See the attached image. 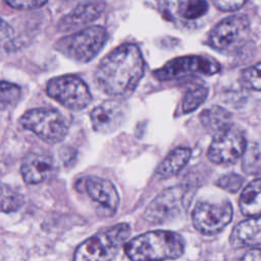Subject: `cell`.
Segmentation results:
<instances>
[{
  "label": "cell",
  "mask_w": 261,
  "mask_h": 261,
  "mask_svg": "<svg viewBox=\"0 0 261 261\" xmlns=\"http://www.w3.org/2000/svg\"><path fill=\"white\" fill-rule=\"evenodd\" d=\"M243 182H244V178L242 176H240L239 174L228 173L226 175L221 176L216 181V185L219 188H221L229 193H236L241 189Z\"/></svg>",
  "instance_id": "cell-26"
},
{
  "label": "cell",
  "mask_w": 261,
  "mask_h": 261,
  "mask_svg": "<svg viewBox=\"0 0 261 261\" xmlns=\"http://www.w3.org/2000/svg\"><path fill=\"white\" fill-rule=\"evenodd\" d=\"M76 189L86 193L99 205L103 215H113L119 205V196L114 185L98 176H86L76 182Z\"/></svg>",
  "instance_id": "cell-12"
},
{
  "label": "cell",
  "mask_w": 261,
  "mask_h": 261,
  "mask_svg": "<svg viewBox=\"0 0 261 261\" xmlns=\"http://www.w3.org/2000/svg\"><path fill=\"white\" fill-rule=\"evenodd\" d=\"M19 122L23 128L33 132L48 144L62 141L68 129L63 115L49 108L31 109L20 117Z\"/></svg>",
  "instance_id": "cell-6"
},
{
  "label": "cell",
  "mask_w": 261,
  "mask_h": 261,
  "mask_svg": "<svg viewBox=\"0 0 261 261\" xmlns=\"http://www.w3.org/2000/svg\"><path fill=\"white\" fill-rule=\"evenodd\" d=\"M220 65L214 59L200 55L181 56L167 61L154 71L159 81H169L187 75H210L218 72Z\"/></svg>",
  "instance_id": "cell-9"
},
{
  "label": "cell",
  "mask_w": 261,
  "mask_h": 261,
  "mask_svg": "<svg viewBox=\"0 0 261 261\" xmlns=\"http://www.w3.org/2000/svg\"><path fill=\"white\" fill-rule=\"evenodd\" d=\"M13 31L11 27L4 19L0 17V46L8 45V43L12 40Z\"/></svg>",
  "instance_id": "cell-29"
},
{
  "label": "cell",
  "mask_w": 261,
  "mask_h": 261,
  "mask_svg": "<svg viewBox=\"0 0 261 261\" xmlns=\"http://www.w3.org/2000/svg\"><path fill=\"white\" fill-rule=\"evenodd\" d=\"M125 118V108L117 101H105L96 106L90 119L93 128L98 133H110L117 129Z\"/></svg>",
  "instance_id": "cell-14"
},
{
  "label": "cell",
  "mask_w": 261,
  "mask_h": 261,
  "mask_svg": "<svg viewBox=\"0 0 261 261\" xmlns=\"http://www.w3.org/2000/svg\"><path fill=\"white\" fill-rule=\"evenodd\" d=\"M126 223H118L84 241L73 254V261H111L129 237Z\"/></svg>",
  "instance_id": "cell-3"
},
{
  "label": "cell",
  "mask_w": 261,
  "mask_h": 261,
  "mask_svg": "<svg viewBox=\"0 0 261 261\" xmlns=\"http://www.w3.org/2000/svg\"><path fill=\"white\" fill-rule=\"evenodd\" d=\"M106 40L105 29L100 25H92L60 39L56 43V49L69 59L88 62L100 52Z\"/></svg>",
  "instance_id": "cell-4"
},
{
  "label": "cell",
  "mask_w": 261,
  "mask_h": 261,
  "mask_svg": "<svg viewBox=\"0 0 261 261\" xmlns=\"http://www.w3.org/2000/svg\"><path fill=\"white\" fill-rule=\"evenodd\" d=\"M239 206L246 216L254 217L261 214V178L251 181L243 190Z\"/></svg>",
  "instance_id": "cell-19"
},
{
  "label": "cell",
  "mask_w": 261,
  "mask_h": 261,
  "mask_svg": "<svg viewBox=\"0 0 261 261\" xmlns=\"http://www.w3.org/2000/svg\"><path fill=\"white\" fill-rule=\"evenodd\" d=\"M5 2L15 9L29 10L41 7L47 2V0H5Z\"/></svg>",
  "instance_id": "cell-27"
},
{
  "label": "cell",
  "mask_w": 261,
  "mask_h": 261,
  "mask_svg": "<svg viewBox=\"0 0 261 261\" xmlns=\"http://www.w3.org/2000/svg\"><path fill=\"white\" fill-rule=\"evenodd\" d=\"M242 261H261V250L257 248L249 250L243 256Z\"/></svg>",
  "instance_id": "cell-30"
},
{
  "label": "cell",
  "mask_w": 261,
  "mask_h": 261,
  "mask_svg": "<svg viewBox=\"0 0 261 261\" xmlns=\"http://www.w3.org/2000/svg\"><path fill=\"white\" fill-rule=\"evenodd\" d=\"M144 73V59L133 44L121 45L98 64L95 80L102 92L111 96L129 95Z\"/></svg>",
  "instance_id": "cell-1"
},
{
  "label": "cell",
  "mask_w": 261,
  "mask_h": 261,
  "mask_svg": "<svg viewBox=\"0 0 261 261\" xmlns=\"http://www.w3.org/2000/svg\"><path fill=\"white\" fill-rule=\"evenodd\" d=\"M47 94L70 110L87 107L92 96L83 80L74 75H61L51 79L47 84Z\"/></svg>",
  "instance_id": "cell-8"
},
{
  "label": "cell",
  "mask_w": 261,
  "mask_h": 261,
  "mask_svg": "<svg viewBox=\"0 0 261 261\" xmlns=\"http://www.w3.org/2000/svg\"><path fill=\"white\" fill-rule=\"evenodd\" d=\"M246 147L243 132L229 124L215 133L208 148L207 157L215 164L233 163L243 156Z\"/></svg>",
  "instance_id": "cell-10"
},
{
  "label": "cell",
  "mask_w": 261,
  "mask_h": 261,
  "mask_svg": "<svg viewBox=\"0 0 261 261\" xmlns=\"http://www.w3.org/2000/svg\"><path fill=\"white\" fill-rule=\"evenodd\" d=\"M242 80L250 89L261 91V62L246 68L242 73Z\"/></svg>",
  "instance_id": "cell-25"
},
{
  "label": "cell",
  "mask_w": 261,
  "mask_h": 261,
  "mask_svg": "<svg viewBox=\"0 0 261 261\" xmlns=\"http://www.w3.org/2000/svg\"><path fill=\"white\" fill-rule=\"evenodd\" d=\"M105 8L106 2L104 0H89L80 4L60 19L58 30L60 32H69L81 29L98 18Z\"/></svg>",
  "instance_id": "cell-15"
},
{
  "label": "cell",
  "mask_w": 261,
  "mask_h": 261,
  "mask_svg": "<svg viewBox=\"0 0 261 261\" xmlns=\"http://www.w3.org/2000/svg\"><path fill=\"white\" fill-rule=\"evenodd\" d=\"M185 241L175 232L154 230L140 234L124 244L125 255L132 261H164L180 257Z\"/></svg>",
  "instance_id": "cell-2"
},
{
  "label": "cell",
  "mask_w": 261,
  "mask_h": 261,
  "mask_svg": "<svg viewBox=\"0 0 261 261\" xmlns=\"http://www.w3.org/2000/svg\"><path fill=\"white\" fill-rule=\"evenodd\" d=\"M208 89L204 86L192 87L185 95L181 109L184 113H190L196 110L207 98Z\"/></svg>",
  "instance_id": "cell-22"
},
{
  "label": "cell",
  "mask_w": 261,
  "mask_h": 261,
  "mask_svg": "<svg viewBox=\"0 0 261 261\" xmlns=\"http://www.w3.org/2000/svg\"><path fill=\"white\" fill-rule=\"evenodd\" d=\"M23 197L20 193L0 182V212H14L23 205Z\"/></svg>",
  "instance_id": "cell-21"
},
{
  "label": "cell",
  "mask_w": 261,
  "mask_h": 261,
  "mask_svg": "<svg viewBox=\"0 0 261 261\" xmlns=\"http://www.w3.org/2000/svg\"><path fill=\"white\" fill-rule=\"evenodd\" d=\"M56 171L53 159L45 154L28 155L20 167L23 180L28 185H37L49 179Z\"/></svg>",
  "instance_id": "cell-16"
},
{
  "label": "cell",
  "mask_w": 261,
  "mask_h": 261,
  "mask_svg": "<svg viewBox=\"0 0 261 261\" xmlns=\"http://www.w3.org/2000/svg\"><path fill=\"white\" fill-rule=\"evenodd\" d=\"M193 193L192 188L181 185L162 191L145 209V220L158 224L175 218L188 208Z\"/></svg>",
  "instance_id": "cell-5"
},
{
  "label": "cell",
  "mask_w": 261,
  "mask_h": 261,
  "mask_svg": "<svg viewBox=\"0 0 261 261\" xmlns=\"http://www.w3.org/2000/svg\"><path fill=\"white\" fill-rule=\"evenodd\" d=\"M161 14L168 21H194L208 11L206 0H158Z\"/></svg>",
  "instance_id": "cell-13"
},
{
  "label": "cell",
  "mask_w": 261,
  "mask_h": 261,
  "mask_svg": "<svg viewBox=\"0 0 261 261\" xmlns=\"http://www.w3.org/2000/svg\"><path fill=\"white\" fill-rule=\"evenodd\" d=\"M21 96L20 88L12 83L0 82V109L5 110L14 106Z\"/></svg>",
  "instance_id": "cell-24"
},
{
  "label": "cell",
  "mask_w": 261,
  "mask_h": 261,
  "mask_svg": "<svg viewBox=\"0 0 261 261\" xmlns=\"http://www.w3.org/2000/svg\"><path fill=\"white\" fill-rule=\"evenodd\" d=\"M73 1H74V0H73Z\"/></svg>",
  "instance_id": "cell-31"
},
{
  "label": "cell",
  "mask_w": 261,
  "mask_h": 261,
  "mask_svg": "<svg viewBox=\"0 0 261 261\" xmlns=\"http://www.w3.org/2000/svg\"><path fill=\"white\" fill-rule=\"evenodd\" d=\"M250 21L246 15H230L219 21L208 35V44L221 52H232L246 43Z\"/></svg>",
  "instance_id": "cell-7"
},
{
  "label": "cell",
  "mask_w": 261,
  "mask_h": 261,
  "mask_svg": "<svg viewBox=\"0 0 261 261\" xmlns=\"http://www.w3.org/2000/svg\"><path fill=\"white\" fill-rule=\"evenodd\" d=\"M247 0H211V2L222 11H236L240 9Z\"/></svg>",
  "instance_id": "cell-28"
},
{
  "label": "cell",
  "mask_w": 261,
  "mask_h": 261,
  "mask_svg": "<svg viewBox=\"0 0 261 261\" xmlns=\"http://www.w3.org/2000/svg\"><path fill=\"white\" fill-rule=\"evenodd\" d=\"M243 169L250 174L261 172V146L255 144L246 147L243 154Z\"/></svg>",
  "instance_id": "cell-23"
},
{
  "label": "cell",
  "mask_w": 261,
  "mask_h": 261,
  "mask_svg": "<svg viewBox=\"0 0 261 261\" xmlns=\"http://www.w3.org/2000/svg\"><path fill=\"white\" fill-rule=\"evenodd\" d=\"M191 155L190 148L178 147L172 150L156 168V175L159 178H169L175 175L189 162Z\"/></svg>",
  "instance_id": "cell-18"
},
{
  "label": "cell",
  "mask_w": 261,
  "mask_h": 261,
  "mask_svg": "<svg viewBox=\"0 0 261 261\" xmlns=\"http://www.w3.org/2000/svg\"><path fill=\"white\" fill-rule=\"evenodd\" d=\"M232 218V207L229 202H198L192 212L195 228L206 236H212L224 228Z\"/></svg>",
  "instance_id": "cell-11"
},
{
  "label": "cell",
  "mask_w": 261,
  "mask_h": 261,
  "mask_svg": "<svg viewBox=\"0 0 261 261\" xmlns=\"http://www.w3.org/2000/svg\"><path fill=\"white\" fill-rule=\"evenodd\" d=\"M229 241L236 248L261 245V214L237 224Z\"/></svg>",
  "instance_id": "cell-17"
},
{
  "label": "cell",
  "mask_w": 261,
  "mask_h": 261,
  "mask_svg": "<svg viewBox=\"0 0 261 261\" xmlns=\"http://www.w3.org/2000/svg\"><path fill=\"white\" fill-rule=\"evenodd\" d=\"M231 114L224 108L213 105L204 109L200 114L202 125L209 132L217 133L229 125Z\"/></svg>",
  "instance_id": "cell-20"
}]
</instances>
